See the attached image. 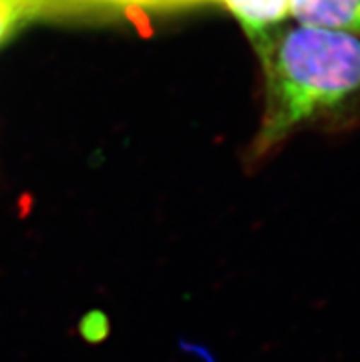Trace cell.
<instances>
[{"label": "cell", "mask_w": 360, "mask_h": 362, "mask_svg": "<svg viewBox=\"0 0 360 362\" xmlns=\"http://www.w3.org/2000/svg\"><path fill=\"white\" fill-rule=\"evenodd\" d=\"M265 107L246 160L257 164L310 124L360 105V39L327 28L278 24L250 39Z\"/></svg>", "instance_id": "obj_1"}, {"label": "cell", "mask_w": 360, "mask_h": 362, "mask_svg": "<svg viewBox=\"0 0 360 362\" xmlns=\"http://www.w3.org/2000/svg\"><path fill=\"white\" fill-rule=\"evenodd\" d=\"M13 18L15 28L26 21L59 15L132 13V11H169L192 6L219 4L217 0H2Z\"/></svg>", "instance_id": "obj_2"}, {"label": "cell", "mask_w": 360, "mask_h": 362, "mask_svg": "<svg viewBox=\"0 0 360 362\" xmlns=\"http://www.w3.org/2000/svg\"><path fill=\"white\" fill-rule=\"evenodd\" d=\"M298 24L327 28L360 39V0H289Z\"/></svg>", "instance_id": "obj_3"}, {"label": "cell", "mask_w": 360, "mask_h": 362, "mask_svg": "<svg viewBox=\"0 0 360 362\" xmlns=\"http://www.w3.org/2000/svg\"><path fill=\"white\" fill-rule=\"evenodd\" d=\"M217 2L238 18L248 39L263 30L283 24L289 17V0H217Z\"/></svg>", "instance_id": "obj_4"}, {"label": "cell", "mask_w": 360, "mask_h": 362, "mask_svg": "<svg viewBox=\"0 0 360 362\" xmlns=\"http://www.w3.org/2000/svg\"><path fill=\"white\" fill-rule=\"evenodd\" d=\"M13 28H15L13 18H11V15H9V11H8V8L4 6V2L0 0V42L4 41Z\"/></svg>", "instance_id": "obj_5"}]
</instances>
